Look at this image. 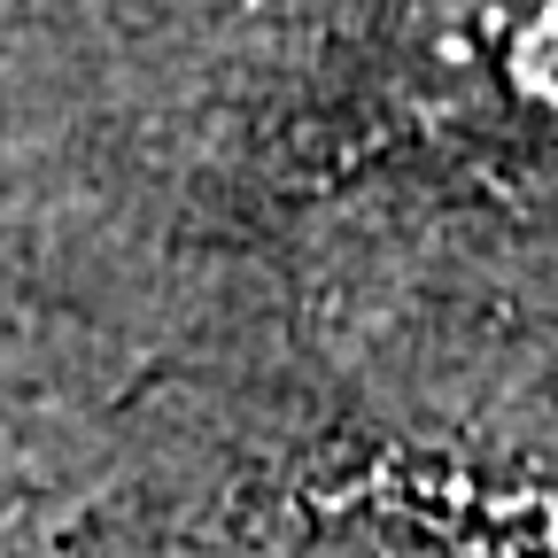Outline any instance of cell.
I'll list each match as a JSON object with an SVG mask.
<instances>
[{
	"mask_svg": "<svg viewBox=\"0 0 558 558\" xmlns=\"http://www.w3.org/2000/svg\"><path fill=\"white\" fill-rule=\"evenodd\" d=\"M403 101L473 148H558V0H465L411 39Z\"/></svg>",
	"mask_w": 558,
	"mask_h": 558,
	"instance_id": "6da1fadb",
	"label": "cell"
}]
</instances>
